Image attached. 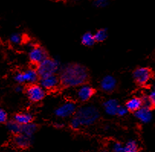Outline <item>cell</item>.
I'll return each instance as SVG.
<instances>
[{
	"mask_svg": "<svg viewBox=\"0 0 155 152\" xmlns=\"http://www.w3.org/2000/svg\"><path fill=\"white\" fill-rule=\"evenodd\" d=\"M61 84L64 87H80L89 78L87 67L79 63H69L61 67L59 72Z\"/></svg>",
	"mask_w": 155,
	"mask_h": 152,
	"instance_id": "6da1fadb",
	"label": "cell"
},
{
	"mask_svg": "<svg viewBox=\"0 0 155 152\" xmlns=\"http://www.w3.org/2000/svg\"><path fill=\"white\" fill-rule=\"evenodd\" d=\"M75 116L80 119L83 126H90L96 123L100 116V112L93 105H85L77 109Z\"/></svg>",
	"mask_w": 155,
	"mask_h": 152,
	"instance_id": "7a4b0ae2",
	"label": "cell"
},
{
	"mask_svg": "<svg viewBox=\"0 0 155 152\" xmlns=\"http://www.w3.org/2000/svg\"><path fill=\"white\" fill-rule=\"evenodd\" d=\"M36 69L41 78L49 75H54L58 72H60L61 65L58 59L48 57V59L37 65Z\"/></svg>",
	"mask_w": 155,
	"mask_h": 152,
	"instance_id": "3957f363",
	"label": "cell"
},
{
	"mask_svg": "<svg viewBox=\"0 0 155 152\" xmlns=\"http://www.w3.org/2000/svg\"><path fill=\"white\" fill-rule=\"evenodd\" d=\"M28 98L32 103L41 101L46 96V91L40 84H34L28 86L25 90Z\"/></svg>",
	"mask_w": 155,
	"mask_h": 152,
	"instance_id": "277c9868",
	"label": "cell"
},
{
	"mask_svg": "<svg viewBox=\"0 0 155 152\" xmlns=\"http://www.w3.org/2000/svg\"><path fill=\"white\" fill-rule=\"evenodd\" d=\"M28 58L32 64L38 65L48 59V52L41 46H33L29 50Z\"/></svg>",
	"mask_w": 155,
	"mask_h": 152,
	"instance_id": "5b68a950",
	"label": "cell"
},
{
	"mask_svg": "<svg viewBox=\"0 0 155 152\" xmlns=\"http://www.w3.org/2000/svg\"><path fill=\"white\" fill-rule=\"evenodd\" d=\"M133 78L139 85H145L152 78L151 70L147 67H138L133 71Z\"/></svg>",
	"mask_w": 155,
	"mask_h": 152,
	"instance_id": "8992f818",
	"label": "cell"
},
{
	"mask_svg": "<svg viewBox=\"0 0 155 152\" xmlns=\"http://www.w3.org/2000/svg\"><path fill=\"white\" fill-rule=\"evenodd\" d=\"M77 111V105L72 101H67L58 106L54 111V114L59 118L71 117Z\"/></svg>",
	"mask_w": 155,
	"mask_h": 152,
	"instance_id": "52a82bcc",
	"label": "cell"
},
{
	"mask_svg": "<svg viewBox=\"0 0 155 152\" xmlns=\"http://www.w3.org/2000/svg\"><path fill=\"white\" fill-rule=\"evenodd\" d=\"M61 84V81H60L59 76L57 74H54V75H49L47 77H44V78H41L39 80V84L46 90H54V89L57 88L58 85Z\"/></svg>",
	"mask_w": 155,
	"mask_h": 152,
	"instance_id": "ba28073f",
	"label": "cell"
},
{
	"mask_svg": "<svg viewBox=\"0 0 155 152\" xmlns=\"http://www.w3.org/2000/svg\"><path fill=\"white\" fill-rule=\"evenodd\" d=\"M95 94V89L89 84H83L77 91V97L80 101L87 102Z\"/></svg>",
	"mask_w": 155,
	"mask_h": 152,
	"instance_id": "9c48e42d",
	"label": "cell"
},
{
	"mask_svg": "<svg viewBox=\"0 0 155 152\" xmlns=\"http://www.w3.org/2000/svg\"><path fill=\"white\" fill-rule=\"evenodd\" d=\"M117 85V80L114 76L108 74L104 76L99 83V86L102 91L106 93H111L115 89Z\"/></svg>",
	"mask_w": 155,
	"mask_h": 152,
	"instance_id": "30bf717a",
	"label": "cell"
},
{
	"mask_svg": "<svg viewBox=\"0 0 155 152\" xmlns=\"http://www.w3.org/2000/svg\"><path fill=\"white\" fill-rule=\"evenodd\" d=\"M134 113V116L139 120L141 123H148L152 120L153 118V114L150 108L146 107V106H142L141 109L136 111Z\"/></svg>",
	"mask_w": 155,
	"mask_h": 152,
	"instance_id": "8fae6325",
	"label": "cell"
},
{
	"mask_svg": "<svg viewBox=\"0 0 155 152\" xmlns=\"http://www.w3.org/2000/svg\"><path fill=\"white\" fill-rule=\"evenodd\" d=\"M13 144L16 147L19 149H27L31 145L32 138L28 137L27 135H25L21 133L15 135L13 138Z\"/></svg>",
	"mask_w": 155,
	"mask_h": 152,
	"instance_id": "7c38bea8",
	"label": "cell"
},
{
	"mask_svg": "<svg viewBox=\"0 0 155 152\" xmlns=\"http://www.w3.org/2000/svg\"><path fill=\"white\" fill-rule=\"evenodd\" d=\"M119 106L120 104L116 99H109L103 103L105 112L109 116H116Z\"/></svg>",
	"mask_w": 155,
	"mask_h": 152,
	"instance_id": "4fadbf2b",
	"label": "cell"
},
{
	"mask_svg": "<svg viewBox=\"0 0 155 152\" xmlns=\"http://www.w3.org/2000/svg\"><path fill=\"white\" fill-rule=\"evenodd\" d=\"M129 112H135L143 106L142 97H133L126 102L125 105Z\"/></svg>",
	"mask_w": 155,
	"mask_h": 152,
	"instance_id": "5bb4252c",
	"label": "cell"
},
{
	"mask_svg": "<svg viewBox=\"0 0 155 152\" xmlns=\"http://www.w3.org/2000/svg\"><path fill=\"white\" fill-rule=\"evenodd\" d=\"M13 119L16 122H18L19 125H24L32 122V121H33V116L28 112H18V113H16L14 117H13Z\"/></svg>",
	"mask_w": 155,
	"mask_h": 152,
	"instance_id": "9a60e30c",
	"label": "cell"
},
{
	"mask_svg": "<svg viewBox=\"0 0 155 152\" xmlns=\"http://www.w3.org/2000/svg\"><path fill=\"white\" fill-rule=\"evenodd\" d=\"M23 73H24L25 82L28 83V84H35L38 80H40V76H39L36 68H28Z\"/></svg>",
	"mask_w": 155,
	"mask_h": 152,
	"instance_id": "2e32d148",
	"label": "cell"
},
{
	"mask_svg": "<svg viewBox=\"0 0 155 152\" xmlns=\"http://www.w3.org/2000/svg\"><path fill=\"white\" fill-rule=\"evenodd\" d=\"M5 127H6L7 130H8L10 133L13 134L14 135H18V134H21V125H19L18 122H16L14 119L8 120V122L5 123Z\"/></svg>",
	"mask_w": 155,
	"mask_h": 152,
	"instance_id": "e0dca14e",
	"label": "cell"
},
{
	"mask_svg": "<svg viewBox=\"0 0 155 152\" xmlns=\"http://www.w3.org/2000/svg\"><path fill=\"white\" fill-rule=\"evenodd\" d=\"M38 129V126L35 123L31 122L27 125H21V133L25 135H27L28 137L32 138L35 133L36 132Z\"/></svg>",
	"mask_w": 155,
	"mask_h": 152,
	"instance_id": "ac0fdd59",
	"label": "cell"
},
{
	"mask_svg": "<svg viewBox=\"0 0 155 152\" xmlns=\"http://www.w3.org/2000/svg\"><path fill=\"white\" fill-rule=\"evenodd\" d=\"M94 34L91 32H86L81 36V43L82 44L86 46H92L96 43Z\"/></svg>",
	"mask_w": 155,
	"mask_h": 152,
	"instance_id": "d6986e66",
	"label": "cell"
},
{
	"mask_svg": "<svg viewBox=\"0 0 155 152\" xmlns=\"http://www.w3.org/2000/svg\"><path fill=\"white\" fill-rule=\"evenodd\" d=\"M125 152H139V146L135 140L130 139L125 144Z\"/></svg>",
	"mask_w": 155,
	"mask_h": 152,
	"instance_id": "ffe728a7",
	"label": "cell"
},
{
	"mask_svg": "<svg viewBox=\"0 0 155 152\" xmlns=\"http://www.w3.org/2000/svg\"><path fill=\"white\" fill-rule=\"evenodd\" d=\"M95 39L96 42H103L107 39L108 37V31L107 29L101 28L98 30L94 33Z\"/></svg>",
	"mask_w": 155,
	"mask_h": 152,
	"instance_id": "44dd1931",
	"label": "cell"
},
{
	"mask_svg": "<svg viewBox=\"0 0 155 152\" xmlns=\"http://www.w3.org/2000/svg\"><path fill=\"white\" fill-rule=\"evenodd\" d=\"M9 40L12 44H20L22 41V36L20 33H14L10 36Z\"/></svg>",
	"mask_w": 155,
	"mask_h": 152,
	"instance_id": "7402d4cb",
	"label": "cell"
},
{
	"mask_svg": "<svg viewBox=\"0 0 155 152\" xmlns=\"http://www.w3.org/2000/svg\"><path fill=\"white\" fill-rule=\"evenodd\" d=\"M70 125H71V128L74 130L79 129V128L82 126L80 119H79L76 116H74L71 118V122H70Z\"/></svg>",
	"mask_w": 155,
	"mask_h": 152,
	"instance_id": "603a6c76",
	"label": "cell"
},
{
	"mask_svg": "<svg viewBox=\"0 0 155 152\" xmlns=\"http://www.w3.org/2000/svg\"><path fill=\"white\" fill-rule=\"evenodd\" d=\"M112 152H125V145L119 141H115L112 145Z\"/></svg>",
	"mask_w": 155,
	"mask_h": 152,
	"instance_id": "cb8c5ba5",
	"label": "cell"
},
{
	"mask_svg": "<svg viewBox=\"0 0 155 152\" xmlns=\"http://www.w3.org/2000/svg\"><path fill=\"white\" fill-rule=\"evenodd\" d=\"M14 79L18 84H23V83L25 82V76L24 73L23 72H18L16 73L14 76Z\"/></svg>",
	"mask_w": 155,
	"mask_h": 152,
	"instance_id": "d4e9b609",
	"label": "cell"
},
{
	"mask_svg": "<svg viewBox=\"0 0 155 152\" xmlns=\"http://www.w3.org/2000/svg\"><path fill=\"white\" fill-rule=\"evenodd\" d=\"M8 121V114H7L6 111L3 109H0V122L6 123Z\"/></svg>",
	"mask_w": 155,
	"mask_h": 152,
	"instance_id": "484cf974",
	"label": "cell"
},
{
	"mask_svg": "<svg viewBox=\"0 0 155 152\" xmlns=\"http://www.w3.org/2000/svg\"><path fill=\"white\" fill-rule=\"evenodd\" d=\"M128 112H129V111L128 110V109L126 108V106L120 105V106L118 107V112H117V116H125V115H127V114H128Z\"/></svg>",
	"mask_w": 155,
	"mask_h": 152,
	"instance_id": "4316f807",
	"label": "cell"
},
{
	"mask_svg": "<svg viewBox=\"0 0 155 152\" xmlns=\"http://www.w3.org/2000/svg\"><path fill=\"white\" fill-rule=\"evenodd\" d=\"M150 98V101H151L153 106H155V83L153 84L151 87V90H150V93L147 95Z\"/></svg>",
	"mask_w": 155,
	"mask_h": 152,
	"instance_id": "83f0119b",
	"label": "cell"
},
{
	"mask_svg": "<svg viewBox=\"0 0 155 152\" xmlns=\"http://www.w3.org/2000/svg\"><path fill=\"white\" fill-rule=\"evenodd\" d=\"M93 5L96 8H105L108 5V2L106 0H96L93 2Z\"/></svg>",
	"mask_w": 155,
	"mask_h": 152,
	"instance_id": "f1b7e54d",
	"label": "cell"
},
{
	"mask_svg": "<svg viewBox=\"0 0 155 152\" xmlns=\"http://www.w3.org/2000/svg\"><path fill=\"white\" fill-rule=\"evenodd\" d=\"M15 90L17 93H20V92H21L23 90V87L21 85V84H19V85H17L15 87Z\"/></svg>",
	"mask_w": 155,
	"mask_h": 152,
	"instance_id": "f546056e",
	"label": "cell"
},
{
	"mask_svg": "<svg viewBox=\"0 0 155 152\" xmlns=\"http://www.w3.org/2000/svg\"><path fill=\"white\" fill-rule=\"evenodd\" d=\"M54 125L56 128H61L64 126V123H62V122H54Z\"/></svg>",
	"mask_w": 155,
	"mask_h": 152,
	"instance_id": "4dcf8cb0",
	"label": "cell"
}]
</instances>
